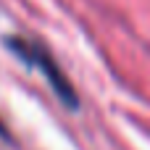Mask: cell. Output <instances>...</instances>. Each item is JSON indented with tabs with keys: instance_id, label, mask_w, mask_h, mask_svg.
<instances>
[{
	"instance_id": "6da1fadb",
	"label": "cell",
	"mask_w": 150,
	"mask_h": 150,
	"mask_svg": "<svg viewBox=\"0 0 150 150\" xmlns=\"http://www.w3.org/2000/svg\"><path fill=\"white\" fill-rule=\"evenodd\" d=\"M5 47L18 61H24L29 69H37L45 76V82L50 84V90L55 92V98L61 103H66L71 111L79 105V98H76L69 76L63 74V69L55 63V58L50 55V50L42 42H34V40H26V37H5Z\"/></svg>"
},
{
	"instance_id": "7a4b0ae2",
	"label": "cell",
	"mask_w": 150,
	"mask_h": 150,
	"mask_svg": "<svg viewBox=\"0 0 150 150\" xmlns=\"http://www.w3.org/2000/svg\"><path fill=\"white\" fill-rule=\"evenodd\" d=\"M0 137H3V140H8V132H5V124H3V121H0Z\"/></svg>"
}]
</instances>
